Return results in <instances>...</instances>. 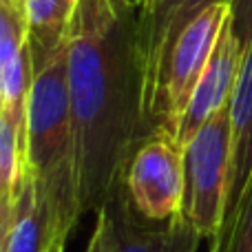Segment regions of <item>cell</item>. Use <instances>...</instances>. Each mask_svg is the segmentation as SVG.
Listing matches in <instances>:
<instances>
[{"mask_svg": "<svg viewBox=\"0 0 252 252\" xmlns=\"http://www.w3.org/2000/svg\"><path fill=\"white\" fill-rule=\"evenodd\" d=\"M66 62L80 210L97 213L124 184L142 144L144 78L135 16L113 0H78Z\"/></svg>", "mask_w": 252, "mask_h": 252, "instance_id": "obj_1", "label": "cell"}, {"mask_svg": "<svg viewBox=\"0 0 252 252\" xmlns=\"http://www.w3.org/2000/svg\"><path fill=\"white\" fill-rule=\"evenodd\" d=\"M27 177L47 204L56 235L69 239L82 210L75 179L66 44L33 73L27 118Z\"/></svg>", "mask_w": 252, "mask_h": 252, "instance_id": "obj_2", "label": "cell"}, {"mask_svg": "<svg viewBox=\"0 0 252 252\" xmlns=\"http://www.w3.org/2000/svg\"><path fill=\"white\" fill-rule=\"evenodd\" d=\"M228 18L230 2H215L182 31L144 97L142 144L151 137H168L175 142L179 120L195 93Z\"/></svg>", "mask_w": 252, "mask_h": 252, "instance_id": "obj_3", "label": "cell"}, {"mask_svg": "<svg viewBox=\"0 0 252 252\" xmlns=\"http://www.w3.org/2000/svg\"><path fill=\"white\" fill-rule=\"evenodd\" d=\"M230 104V102H228ZM213 115L184 146L182 215L204 237L219 235L230 173V109Z\"/></svg>", "mask_w": 252, "mask_h": 252, "instance_id": "obj_4", "label": "cell"}, {"mask_svg": "<svg viewBox=\"0 0 252 252\" xmlns=\"http://www.w3.org/2000/svg\"><path fill=\"white\" fill-rule=\"evenodd\" d=\"M124 190L135 210L151 221L179 215L184 204V148L168 137L146 139L126 166Z\"/></svg>", "mask_w": 252, "mask_h": 252, "instance_id": "obj_5", "label": "cell"}, {"mask_svg": "<svg viewBox=\"0 0 252 252\" xmlns=\"http://www.w3.org/2000/svg\"><path fill=\"white\" fill-rule=\"evenodd\" d=\"M102 208L111 219L113 252H197L201 241V235L182 213L166 221L142 217L130 204L124 184Z\"/></svg>", "mask_w": 252, "mask_h": 252, "instance_id": "obj_6", "label": "cell"}, {"mask_svg": "<svg viewBox=\"0 0 252 252\" xmlns=\"http://www.w3.org/2000/svg\"><path fill=\"white\" fill-rule=\"evenodd\" d=\"M241 60H244V49H241L239 40L232 31L230 18H228L213 49V56L195 87V93L179 120L175 142L182 148L195 137L197 130L217 111H221L230 102L237 78H239Z\"/></svg>", "mask_w": 252, "mask_h": 252, "instance_id": "obj_7", "label": "cell"}, {"mask_svg": "<svg viewBox=\"0 0 252 252\" xmlns=\"http://www.w3.org/2000/svg\"><path fill=\"white\" fill-rule=\"evenodd\" d=\"M228 109H230V173H228L223 221L213 244L221 241L230 230L252 184V42L244 49L239 78Z\"/></svg>", "mask_w": 252, "mask_h": 252, "instance_id": "obj_8", "label": "cell"}, {"mask_svg": "<svg viewBox=\"0 0 252 252\" xmlns=\"http://www.w3.org/2000/svg\"><path fill=\"white\" fill-rule=\"evenodd\" d=\"M215 2L230 0H161L151 13L135 18V47L142 66L144 97L155 80L159 64L166 60L182 31Z\"/></svg>", "mask_w": 252, "mask_h": 252, "instance_id": "obj_9", "label": "cell"}, {"mask_svg": "<svg viewBox=\"0 0 252 252\" xmlns=\"http://www.w3.org/2000/svg\"><path fill=\"white\" fill-rule=\"evenodd\" d=\"M78 0H25L27 47L33 73L40 71L66 44Z\"/></svg>", "mask_w": 252, "mask_h": 252, "instance_id": "obj_10", "label": "cell"}, {"mask_svg": "<svg viewBox=\"0 0 252 252\" xmlns=\"http://www.w3.org/2000/svg\"><path fill=\"white\" fill-rule=\"evenodd\" d=\"M56 239L64 237L56 235V226L47 204L42 197H38L31 179L25 177V184L13 201L7 252H49Z\"/></svg>", "mask_w": 252, "mask_h": 252, "instance_id": "obj_11", "label": "cell"}, {"mask_svg": "<svg viewBox=\"0 0 252 252\" xmlns=\"http://www.w3.org/2000/svg\"><path fill=\"white\" fill-rule=\"evenodd\" d=\"M27 47L25 0H0V69Z\"/></svg>", "mask_w": 252, "mask_h": 252, "instance_id": "obj_12", "label": "cell"}, {"mask_svg": "<svg viewBox=\"0 0 252 252\" xmlns=\"http://www.w3.org/2000/svg\"><path fill=\"white\" fill-rule=\"evenodd\" d=\"M210 252H252V184L241 201L230 230L221 241L213 244Z\"/></svg>", "mask_w": 252, "mask_h": 252, "instance_id": "obj_13", "label": "cell"}, {"mask_svg": "<svg viewBox=\"0 0 252 252\" xmlns=\"http://www.w3.org/2000/svg\"><path fill=\"white\" fill-rule=\"evenodd\" d=\"M230 25L241 49L252 42V0H230Z\"/></svg>", "mask_w": 252, "mask_h": 252, "instance_id": "obj_14", "label": "cell"}, {"mask_svg": "<svg viewBox=\"0 0 252 252\" xmlns=\"http://www.w3.org/2000/svg\"><path fill=\"white\" fill-rule=\"evenodd\" d=\"M87 252H113V237H111V219L106 208H100L95 213V226L93 235L89 239Z\"/></svg>", "mask_w": 252, "mask_h": 252, "instance_id": "obj_15", "label": "cell"}, {"mask_svg": "<svg viewBox=\"0 0 252 252\" xmlns=\"http://www.w3.org/2000/svg\"><path fill=\"white\" fill-rule=\"evenodd\" d=\"M11 219H13V199H4L2 208H0V252H7Z\"/></svg>", "mask_w": 252, "mask_h": 252, "instance_id": "obj_16", "label": "cell"}, {"mask_svg": "<svg viewBox=\"0 0 252 252\" xmlns=\"http://www.w3.org/2000/svg\"><path fill=\"white\" fill-rule=\"evenodd\" d=\"M113 4H115L118 9H122V11H128V13H133V16L137 18L142 0H113Z\"/></svg>", "mask_w": 252, "mask_h": 252, "instance_id": "obj_17", "label": "cell"}, {"mask_svg": "<svg viewBox=\"0 0 252 252\" xmlns=\"http://www.w3.org/2000/svg\"><path fill=\"white\" fill-rule=\"evenodd\" d=\"M159 2H161V0H142V4H139V13H137V18H142V16H146V13H151Z\"/></svg>", "mask_w": 252, "mask_h": 252, "instance_id": "obj_18", "label": "cell"}, {"mask_svg": "<svg viewBox=\"0 0 252 252\" xmlns=\"http://www.w3.org/2000/svg\"><path fill=\"white\" fill-rule=\"evenodd\" d=\"M64 246H66V239H56L51 244V248H49V252H64Z\"/></svg>", "mask_w": 252, "mask_h": 252, "instance_id": "obj_19", "label": "cell"}, {"mask_svg": "<svg viewBox=\"0 0 252 252\" xmlns=\"http://www.w3.org/2000/svg\"><path fill=\"white\" fill-rule=\"evenodd\" d=\"M4 199H11V197H7V195H4V190H2V186H0V208H2V204H4Z\"/></svg>", "mask_w": 252, "mask_h": 252, "instance_id": "obj_20", "label": "cell"}, {"mask_svg": "<svg viewBox=\"0 0 252 252\" xmlns=\"http://www.w3.org/2000/svg\"><path fill=\"white\" fill-rule=\"evenodd\" d=\"M0 109H2V87H0Z\"/></svg>", "mask_w": 252, "mask_h": 252, "instance_id": "obj_21", "label": "cell"}]
</instances>
